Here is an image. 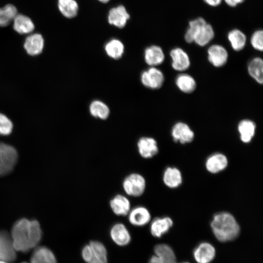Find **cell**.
Instances as JSON below:
<instances>
[{"mask_svg":"<svg viewBox=\"0 0 263 263\" xmlns=\"http://www.w3.org/2000/svg\"><path fill=\"white\" fill-rule=\"evenodd\" d=\"M10 234L0 231V260L8 263L15 261L17 255Z\"/></svg>","mask_w":263,"mask_h":263,"instance_id":"5","label":"cell"},{"mask_svg":"<svg viewBox=\"0 0 263 263\" xmlns=\"http://www.w3.org/2000/svg\"><path fill=\"white\" fill-rule=\"evenodd\" d=\"M89 244L99 263H107V252L103 244L98 241H93Z\"/></svg>","mask_w":263,"mask_h":263,"instance_id":"34","label":"cell"},{"mask_svg":"<svg viewBox=\"0 0 263 263\" xmlns=\"http://www.w3.org/2000/svg\"><path fill=\"white\" fill-rule=\"evenodd\" d=\"M171 66L175 71H184L190 66V61L188 54L183 49L176 47L170 52Z\"/></svg>","mask_w":263,"mask_h":263,"instance_id":"11","label":"cell"},{"mask_svg":"<svg viewBox=\"0 0 263 263\" xmlns=\"http://www.w3.org/2000/svg\"><path fill=\"white\" fill-rule=\"evenodd\" d=\"M10 235L16 250L25 253L37 246L41 239L42 230L37 221L24 218L14 224Z\"/></svg>","mask_w":263,"mask_h":263,"instance_id":"1","label":"cell"},{"mask_svg":"<svg viewBox=\"0 0 263 263\" xmlns=\"http://www.w3.org/2000/svg\"><path fill=\"white\" fill-rule=\"evenodd\" d=\"M129 223L136 226H142L150 222L151 215L149 210L142 206L131 208L127 215Z\"/></svg>","mask_w":263,"mask_h":263,"instance_id":"9","label":"cell"},{"mask_svg":"<svg viewBox=\"0 0 263 263\" xmlns=\"http://www.w3.org/2000/svg\"><path fill=\"white\" fill-rule=\"evenodd\" d=\"M13 28L18 33L25 34L32 32L35 26L29 17L22 14H17L14 19Z\"/></svg>","mask_w":263,"mask_h":263,"instance_id":"23","label":"cell"},{"mask_svg":"<svg viewBox=\"0 0 263 263\" xmlns=\"http://www.w3.org/2000/svg\"><path fill=\"white\" fill-rule=\"evenodd\" d=\"M187 263V262H186V263H185H185Z\"/></svg>","mask_w":263,"mask_h":263,"instance_id":"44","label":"cell"},{"mask_svg":"<svg viewBox=\"0 0 263 263\" xmlns=\"http://www.w3.org/2000/svg\"><path fill=\"white\" fill-rule=\"evenodd\" d=\"M109 205L113 213L118 216H127L131 209V202L127 196L118 194L110 201Z\"/></svg>","mask_w":263,"mask_h":263,"instance_id":"13","label":"cell"},{"mask_svg":"<svg viewBox=\"0 0 263 263\" xmlns=\"http://www.w3.org/2000/svg\"><path fill=\"white\" fill-rule=\"evenodd\" d=\"M227 38L231 47L236 51L243 50L246 42L245 35L238 29L230 31L227 34Z\"/></svg>","mask_w":263,"mask_h":263,"instance_id":"26","label":"cell"},{"mask_svg":"<svg viewBox=\"0 0 263 263\" xmlns=\"http://www.w3.org/2000/svg\"><path fill=\"white\" fill-rule=\"evenodd\" d=\"M177 88L186 94L192 93L196 88V82L194 78L189 75L182 74L178 75L175 79Z\"/></svg>","mask_w":263,"mask_h":263,"instance_id":"24","label":"cell"},{"mask_svg":"<svg viewBox=\"0 0 263 263\" xmlns=\"http://www.w3.org/2000/svg\"><path fill=\"white\" fill-rule=\"evenodd\" d=\"M250 43L255 50L260 51L263 50V31L262 30L255 31L250 38Z\"/></svg>","mask_w":263,"mask_h":263,"instance_id":"35","label":"cell"},{"mask_svg":"<svg viewBox=\"0 0 263 263\" xmlns=\"http://www.w3.org/2000/svg\"><path fill=\"white\" fill-rule=\"evenodd\" d=\"M140 79L142 84L147 88L158 89L163 85L164 76L159 69L151 67L142 73Z\"/></svg>","mask_w":263,"mask_h":263,"instance_id":"6","label":"cell"},{"mask_svg":"<svg viewBox=\"0 0 263 263\" xmlns=\"http://www.w3.org/2000/svg\"><path fill=\"white\" fill-rule=\"evenodd\" d=\"M206 23V20L201 17L190 20L189 22V26L185 34V41L188 43L193 42L195 34Z\"/></svg>","mask_w":263,"mask_h":263,"instance_id":"33","label":"cell"},{"mask_svg":"<svg viewBox=\"0 0 263 263\" xmlns=\"http://www.w3.org/2000/svg\"><path fill=\"white\" fill-rule=\"evenodd\" d=\"M105 50L108 56L113 59H119L122 57L124 52V46L119 39H112L105 46Z\"/></svg>","mask_w":263,"mask_h":263,"instance_id":"30","label":"cell"},{"mask_svg":"<svg viewBox=\"0 0 263 263\" xmlns=\"http://www.w3.org/2000/svg\"><path fill=\"white\" fill-rule=\"evenodd\" d=\"M248 72L250 76L259 84L263 82V61L259 57L253 58L248 65Z\"/></svg>","mask_w":263,"mask_h":263,"instance_id":"25","label":"cell"},{"mask_svg":"<svg viewBox=\"0 0 263 263\" xmlns=\"http://www.w3.org/2000/svg\"><path fill=\"white\" fill-rule=\"evenodd\" d=\"M89 111L92 116L101 119H107L110 114L108 106L100 100L93 101L90 105Z\"/></svg>","mask_w":263,"mask_h":263,"instance_id":"31","label":"cell"},{"mask_svg":"<svg viewBox=\"0 0 263 263\" xmlns=\"http://www.w3.org/2000/svg\"><path fill=\"white\" fill-rule=\"evenodd\" d=\"M17 9L12 4H8L0 8V26L8 25L17 15Z\"/></svg>","mask_w":263,"mask_h":263,"instance_id":"32","label":"cell"},{"mask_svg":"<svg viewBox=\"0 0 263 263\" xmlns=\"http://www.w3.org/2000/svg\"><path fill=\"white\" fill-rule=\"evenodd\" d=\"M171 136L174 141L186 144L193 141L194 133L187 124L178 122L175 123L172 128Z\"/></svg>","mask_w":263,"mask_h":263,"instance_id":"7","label":"cell"},{"mask_svg":"<svg viewBox=\"0 0 263 263\" xmlns=\"http://www.w3.org/2000/svg\"><path fill=\"white\" fill-rule=\"evenodd\" d=\"M122 187L127 195L138 197L142 195L145 191L146 180L143 176L139 173H132L124 179Z\"/></svg>","mask_w":263,"mask_h":263,"instance_id":"3","label":"cell"},{"mask_svg":"<svg viewBox=\"0 0 263 263\" xmlns=\"http://www.w3.org/2000/svg\"><path fill=\"white\" fill-rule=\"evenodd\" d=\"M237 129L241 141L244 143H248L251 141L255 135L256 124L251 120L243 119L238 123Z\"/></svg>","mask_w":263,"mask_h":263,"instance_id":"21","label":"cell"},{"mask_svg":"<svg viewBox=\"0 0 263 263\" xmlns=\"http://www.w3.org/2000/svg\"><path fill=\"white\" fill-rule=\"evenodd\" d=\"M193 256L198 263H209L215 256V249L210 244L204 242L194 250Z\"/></svg>","mask_w":263,"mask_h":263,"instance_id":"15","label":"cell"},{"mask_svg":"<svg viewBox=\"0 0 263 263\" xmlns=\"http://www.w3.org/2000/svg\"><path fill=\"white\" fill-rule=\"evenodd\" d=\"M21 263H26V262H22Z\"/></svg>","mask_w":263,"mask_h":263,"instance_id":"43","label":"cell"},{"mask_svg":"<svg viewBox=\"0 0 263 263\" xmlns=\"http://www.w3.org/2000/svg\"><path fill=\"white\" fill-rule=\"evenodd\" d=\"M31 258V263H57L52 251L45 246L35 248Z\"/></svg>","mask_w":263,"mask_h":263,"instance_id":"18","label":"cell"},{"mask_svg":"<svg viewBox=\"0 0 263 263\" xmlns=\"http://www.w3.org/2000/svg\"><path fill=\"white\" fill-rule=\"evenodd\" d=\"M165 184L170 188L178 187L182 183V175L180 171L175 168L169 167L163 174Z\"/></svg>","mask_w":263,"mask_h":263,"instance_id":"27","label":"cell"},{"mask_svg":"<svg viewBox=\"0 0 263 263\" xmlns=\"http://www.w3.org/2000/svg\"><path fill=\"white\" fill-rule=\"evenodd\" d=\"M172 225L173 222L169 217L156 218L150 224V233L154 237L159 238L167 232Z\"/></svg>","mask_w":263,"mask_h":263,"instance_id":"19","label":"cell"},{"mask_svg":"<svg viewBox=\"0 0 263 263\" xmlns=\"http://www.w3.org/2000/svg\"><path fill=\"white\" fill-rule=\"evenodd\" d=\"M144 59L147 64L151 67H155L163 62L165 55L160 46L151 45L145 50Z\"/></svg>","mask_w":263,"mask_h":263,"instance_id":"17","label":"cell"},{"mask_svg":"<svg viewBox=\"0 0 263 263\" xmlns=\"http://www.w3.org/2000/svg\"><path fill=\"white\" fill-rule=\"evenodd\" d=\"M58 7L61 13L69 19L75 17L78 11V5L75 0H58Z\"/></svg>","mask_w":263,"mask_h":263,"instance_id":"29","label":"cell"},{"mask_svg":"<svg viewBox=\"0 0 263 263\" xmlns=\"http://www.w3.org/2000/svg\"><path fill=\"white\" fill-rule=\"evenodd\" d=\"M18 153L12 146L0 143V176L11 171L18 160Z\"/></svg>","mask_w":263,"mask_h":263,"instance_id":"4","label":"cell"},{"mask_svg":"<svg viewBox=\"0 0 263 263\" xmlns=\"http://www.w3.org/2000/svg\"><path fill=\"white\" fill-rule=\"evenodd\" d=\"M225 2L230 7H235L243 3L244 0H224Z\"/></svg>","mask_w":263,"mask_h":263,"instance_id":"38","label":"cell"},{"mask_svg":"<svg viewBox=\"0 0 263 263\" xmlns=\"http://www.w3.org/2000/svg\"><path fill=\"white\" fill-rule=\"evenodd\" d=\"M214 37V31L212 26L207 22L195 34L193 42L200 46H204L209 43Z\"/></svg>","mask_w":263,"mask_h":263,"instance_id":"22","label":"cell"},{"mask_svg":"<svg viewBox=\"0 0 263 263\" xmlns=\"http://www.w3.org/2000/svg\"><path fill=\"white\" fill-rule=\"evenodd\" d=\"M211 227L215 237L222 242L235 239L240 230L235 218L226 212H219L214 216Z\"/></svg>","mask_w":263,"mask_h":263,"instance_id":"2","label":"cell"},{"mask_svg":"<svg viewBox=\"0 0 263 263\" xmlns=\"http://www.w3.org/2000/svg\"><path fill=\"white\" fill-rule=\"evenodd\" d=\"M149 263H164L163 261L156 255L152 256L149 261Z\"/></svg>","mask_w":263,"mask_h":263,"instance_id":"40","label":"cell"},{"mask_svg":"<svg viewBox=\"0 0 263 263\" xmlns=\"http://www.w3.org/2000/svg\"><path fill=\"white\" fill-rule=\"evenodd\" d=\"M228 161L225 155L215 153L209 156L206 163L207 170L212 173H216L224 170L227 166Z\"/></svg>","mask_w":263,"mask_h":263,"instance_id":"20","label":"cell"},{"mask_svg":"<svg viewBox=\"0 0 263 263\" xmlns=\"http://www.w3.org/2000/svg\"><path fill=\"white\" fill-rule=\"evenodd\" d=\"M82 256L87 263H99L95 258L89 244L86 245L82 249Z\"/></svg>","mask_w":263,"mask_h":263,"instance_id":"37","label":"cell"},{"mask_svg":"<svg viewBox=\"0 0 263 263\" xmlns=\"http://www.w3.org/2000/svg\"><path fill=\"white\" fill-rule=\"evenodd\" d=\"M139 155L143 158L150 159L158 152L156 141L150 137H142L137 144Z\"/></svg>","mask_w":263,"mask_h":263,"instance_id":"12","label":"cell"},{"mask_svg":"<svg viewBox=\"0 0 263 263\" xmlns=\"http://www.w3.org/2000/svg\"><path fill=\"white\" fill-rule=\"evenodd\" d=\"M99 0L100 2H101L102 3H105L108 2L110 0Z\"/></svg>","mask_w":263,"mask_h":263,"instance_id":"41","label":"cell"},{"mask_svg":"<svg viewBox=\"0 0 263 263\" xmlns=\"http://www.w3.org/2000/svg\"><path fill=\"white\" fill-rule=\"evenodd\" d=\"M0 263H9L8 262H5V261H2V260H0Z\"/></svg>","mask_w":263,"mask_h":263,"instance_id":"42","label":"cell"},{"mask_svg":"<svg viewBox=\"0 0 263 263\" xmlns=\"http://www.w3.org/2000/svg\"><path fill=\"white\" fill-rule=\"evenodd\" d=\"M204 1L210 6L216 7L221 4L222 0H204Z\"/></svg>","mask_w":263,"mask_h":263,"instance_id":"39","label":"cell"},{"mask_svg":"<svg viewBox=\"0 0 263 263\" xmlns=\"http://www.w3.org/2000/svg\"><path fill=\"white\" fill-rule=\"evenodd\" d=\"M112 240L117 245L124 246L131 241V237L126 226L122 223L113 225L110 232Z\"/></svg>","mask_w":263,"mask_h":263,"instance_id":"14","label":"cell"},{"mask_svg":"<svg viewBox=\"0 0 263 263\" xmlns=\"http://www.w3.org/2000/svg\"><path fill=\"white\" fill-rule=\"evenodd\" d=\"M209 62L215 67H221L227 62L228 54L226 49L219 44H213L207 49Z\"/></svg>","mask_w":263,"mask_h":263,"instance_id":"8","label":"cell"},{"mask_svg":"<svg viewBox=\"0 0 263 263\" xmlns=\"http://www.w3.org/2000/svg\"><path fill=\"white\" fill-rule=\"evenodd\" d=\"M44 46V39L41 35L38 33L28 36L24 43L27 53L32 56L40 54Z\"/></svg>","mask_w":263,"mask_h":263,"instance_id":"16","label":"cell"},{"mask_svg":"<svg viewBox=\"0 0 263 263\" xmlns=\"http://www.w3.org/2000/svg\"><path fill=\"white\" fill-rule=\"evenodd\" d=\"M130 18L129 14L122 5L111 8L108 15L109 23L119 28L124 27Z\"/></svg>","mask_w":263,"mask_h":263,"instance_id":"10","label":"cell"},{"mask_svg":"<svg viewBox=\"0 0 263 263\" xmlns=\"http://www.w3.org/2000/svg\"><path fill=\"white\" fill-rule=\"evenodd\" d=\"M13 129V124L5 115L0 113V134L9 135Z\"/></svg>","mask_w":263,"mask_h":263,"instance_id":"36","label":"cell"},{"mask_svg":"<svg viewBox=\"0 0 263 263\" xmlns=\"http://www.w3.org/2000/svg\"><path fill=\"white\" fill-rule=\"evenodd\" d=\"M155 255L164 263H177L176 256L172 249L166 244H158L154 247Z\"/></svg>","mask_w":263,"mask_h":263,"instance_id":"28","label":"cell"}]
</instances>
